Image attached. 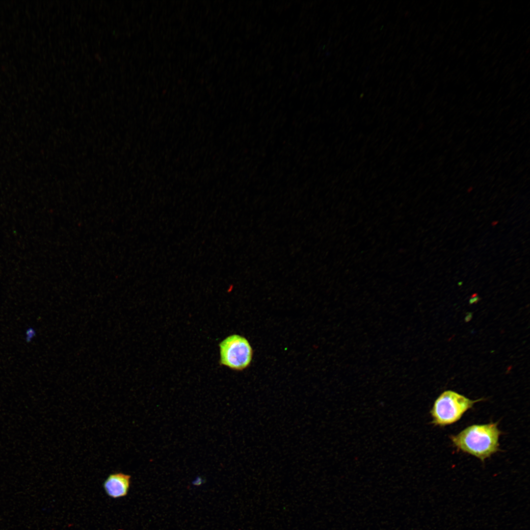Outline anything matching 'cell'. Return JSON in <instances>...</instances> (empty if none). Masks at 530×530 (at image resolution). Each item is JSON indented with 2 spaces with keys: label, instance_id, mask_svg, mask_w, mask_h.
Returning <instances> with one entry per match:
<instances>
[{
  "label": "cell",
  "instance_id": "obj_6",
  "mask_svg": "<svg viewBox=\"0 0 530 530\" xmlns=\"http://www.w3.org/2000/svg\"><path fill=\"white\" fill-rule=\"evenodd\" d=\"M496 221H495L493 222L492 223V225L493 226H495V225H496V224H497V223H498V222H496Z\"/></svg>",
  "mask_w": 530,
  "mask_h": 530
},
{
  "label": "cell",
  "instance_id": "obj_3",
  "mask_svg": "<svg viewBox=\"0 0 530 530\" xmlns=\"http://www.w3.org/2000/svg\"><path fill=\"white\" fill-rule=\"evenodd\" d=\"M219 347L221 365L237 371H243L250 365L253 350L244 337L231 335L219 343Z\"/></svg>",
  "mask_w": 530,
  "mask_h": 530
},
{
  "label": "cell",
  "instance_id": "obj_4",
  "mask_svg": "<svg viewBox=\"0 0 530 530\" xmlns=\"http://www.w3.org/2000/svg\"><path fill=\"white\" fill-rule=\"evenodd\" d=\"M131 484V476L121 472L110 474L103 482L106 495L113 499L125 497Z\"/></svg>",
  "mask_w": 530,
  "mask_h": 530
},
{
  "label": "cell",
  "instance_id": "obj_1",
  "mask_svg": "<svg viewBox=\"0 0 530 530\" xmlns=\"http://www.w3.org/2000/svg\"><path fill=\"white\" fill-rule=\"evenodd\" d=\"M498 423L470 425L450 440L458 450L473 455L483 462L486 458L500 450L499 437L502 432Z\"/></svg>",
  "mask_w": 530,
  "mask_h": 530
},
{
  "label": "cell",
  "instance_id": "obj_5",
  "mask_svg": "<svg viewBox=\"0 0 530 530\" xmlns=\"http://www.w3.org/2000/svg\"><path fill=\"white\" fill-rule=\"evenodd\" d=\"M204 482L203 479L201 477H197V478L193 481V484L196 486L201 485Z\"/></svg>",
  "mask_w": 530,
  "mask_h": 530
},
{
  "label": "cell",
  "instance_id": "obj_2",
  "mask_svg": "<svg viewBox=\"0 0 530 530\" xmlns=\"http://www.w3.org/2000/svg\"><path fill=\"white\" fill-rule=\"evenodd\" d=\"M482 398L472 400L451 390L443 392L435 400L430 411L432 424L441 427L453 424Z\"/></svg>",
  "mask_w": 530,
  "mask_h": 530
}]
</instances>
